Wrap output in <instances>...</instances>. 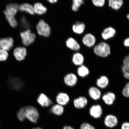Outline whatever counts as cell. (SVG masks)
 <instances>
[{
    "mask_svg": "<svg viewBox=\"0 0 129 129\" xmlns=\"http://www.w3.org/2000/svg\"><path fill=\"white\" fill-rule=\"evenodd\" d=\"M17 115L21 121H23L27 118L34 123H37L39 117L38 110L34 106H30L21 108L18 112Z\"/></svg>",
    "mask_w": 129,
    "mask_h": 129,
    "instance_id": "obj_1",
    "label": "cell"
},
{
    "mask_svg": "<svg viewBox=\"0 0 129 129\" xmlns=\"http://www.w3.org/2000/svg\"><path fill=\"white\" fill-rule=\"evenodd\" d=\"M93 52L97 56L102 57H106L111 54L110 46L105 42H102L95 46Z\"/></svg>",
    "mask_w": 129,
    "mask_h": 129,
    "instance_id": "obj_2",
    "label": "cell"
},
{
    "mask_svg": "<svg viewBox=\"0 0 129 129\" xmlns=\"http://www.w3.org/2000/svg\"><path fill=\"white\" fill-rule=\"evenodd\" d=\"M20 36L22 43L25 46H28L33 43L36 38V35L28 29L21 32Z\"/></svg>",
    "mask_w": 129,
    "mask_h": 129,
    "instance_id": "obj_3",
    "label": "cell"
},
{
    "mask_svg": "<svg viewBox=\"0 0 129 129\" xmlns=\"http://www.w3.org/2000/svg\"><path fill=\"white\" fill-rule=\"evenodd\" d=\"M38 33L41 36L48 37L51 33V28L48 24L44 20H40L37 25Z\"/></svg>",
    "mask_w": 129,
    "mask_h": 129,
    "instance_id": "obj_4",
    "label": "cell"
},
{
    "mask_svg": "<svg viewBox=\"0 0 129 129\" xmlns=\"http://www.w3.org/2000/svg\"><path fill=\"white\" fill-rule=\"evenodd\" d=\"M8 85L12 89L19 90L24 86V83L20 79L17 77H11L8 80Z\"/></svg>",
    "mask_w": 129,
    "mask_h": 129,
    "instance_id": "obj_5",
    "label": "cell"
},
{
    "mask_svg": "<svg viewBox=\"0 0 129 129\" xmlns=\"http://www.w3.org/2000/svg\"><path fill=\"white\" fill-rule=\"evenodd\" d=\"M14 44V40L11 37L0 39V49L9 51L13 47Z\"/></svg>",
    "mask_w": 129,
    "mask_h": 129,
    "instance_id": "obj_6",
    "label": "cell"
},
{
    "mask_svg": "<svg viewBox=\"0 0 129 129\" xmlns=\"http://www.w3.org/2000/svg\"><path fill=\"white\" fill-rule=\"evenodd\" d=\"M82 42L85 46L89 48L92 47L94 46L96 41L95 37L91 33L85 34L82 39Z\"/></svg>",
    "mask_w": 129,
    "mask_h": 129,
    "instance_id": "obj_7",
    "label": "cell"
},
{
    "mask_svg": "<svg viewBox=\"0 0 129 129\" xmlns=\"http://www.w3.org/2000/svg\"><path fill=\"white\" fill-rule=\"evenodd\" d=\"M13 54L17 60L21 61L25 59L27 55V50L23 47H18L14 49Z\"/></svg>",
    "mask_w": 129,
    "mask_h": 129,
    "instance_id": "obj_8",
    "label": "cell"
},
{
    "mask_svg": "<svg viewBox=\"0 0 129 129\" xmlns=\"http://www.w3.org/2000/svg\"><path fill=\"white\" fill-rule=\"evenodd\" d=\"M37 101L38 104L43 107H49L53 104L51 100L44 93H40Z\"/></svg>",
    "mask_w": 129,
    "mask_h": 129,
    "instance_id": "obj_9",
    "label": "cell"
},
{
    "mask_svg": "<svg viewBox=\"0 0 129 129\" xmlns=\"http://www.w3.org/2000/svg\"><path fill=\"white\" fill-rule=\"evenodd\" d=\"M116 31L115 28L112 27H107L104 29L101 33V37L103 39L107 40L115 36Z\"/></svg>",
    "mask_w": 129,
    "mask_h": 129,
    "instance_id": "obj_10",
    "label": "cell"
},
{
    "mask_svg": "<svg viewBox=\"0 0 129 129\" xmlns=\"http://www.w3.org/2000/svg\"><path fill=\"white\" fill-rule=\"evenodd\" d=\"M77 80L78 79L76 75L73 73L67 74L64 78V81L65 84L71 87L75 86L77 83Z\"/></svg>",
    "mask_w": 129,
    "mask_h": 129,
    "instance_id": "obj_11",
    "label": "cell"
},
{
    "mask_svg": "<svg viewBox=\"0 0 129 129\" xmlns=\"http://www.w3.org/2000/svg\"><path fill=\"white\" fill-rule=\"evenodd\" d=\"M19 10V6L15 3H11L7 5L4 11L5 15L15 16Z\"/></svg>",
    "mask_w": 129,
    "mask_h": 129,
    "instance_id": "obj_12",
    "label": "cell"
},
{
    "mask_svg": "<svg viewBox=\"0 0 129 129\" xmlns=\"http://www.w3.org/2000/svg\"><path fill=\"white\" fill-rule=\"evenodd\" d=\"M90 115L94 118L97 119L101 117L102 115L103 110L100 105H94L90 108L89 110Z\"/></svg>",
    "mask_w": 129,
    "mask_h": 129,
    "instance_id": "obj_13",
    "label": "cell"
},
{
    "mask_svg": "<svg viewBox=\"0 0 129 129\" xmlns=\"http://www.w3.org/2000/svg\"><path fill=\"white\" fill-rule=\"evenodd\" d=\"M70 101V98L67 93L64 92L59 93L56 97V101L58 104L61 106H65Z\"/></svg>",
    "mask_w": 129,
    "mask_h": 129,
    "instance_id": "obj_14",
    "label": "cell"
},
{
    "mask_svg": "<svg viewBox=\"0 0 129 129\" xmlns=\"http://www.w3.org/2000/svg\"><path fill=\"white\" fill-rule=\"evenodd\" d=\"M73 103L77 109H82L86 107L88 104V101L85 97L80 96L74 99Z\"/></svg>",
    "mask_w": 129,
    "mask_h": 129,
    "instance_id": "obj_15",
    "label": "cell"
},
{
    "mask_svg": "<svg viewBox=\"0 0 129 129\" xmlns=\"http://www.w3.org/2000/svg\"><path fill=\"white\" fill-rule=\"evenodd\" d=\"M104 122L106 126L112 128L117 125L118 121L115 116L112 114H109L106 117Z\"/></svg>",
    "mask_w": 129,
    "mask_h": 129,
    "instance_id": "obj_16",
    "label": "cell"
},
{
    "mask_svg": "<svg viewBox=\"0 0 129 129\" xmlns=\"http://www.w3.org/2000/svg\"><path fill=\"white\" fill-rule=\"evenodd\" d=\"M88 94L90 97L94 100L97 101L101 98V92L99 88L95 87H91L88 90Z\"/></svg>",
    "mask_w": 129,
    "mask_h": 129,
    "instance_id": "obj_17",
    "label": "cell"
},
{
    "mask_svg": "<svg viewBox=\"0 0 129 129\" xmlns=\"http://www.w3.org/2000/svg\"><path fill=\"white\" fill-rule=\"evenodd\" d=\"M66 46L72 50L78 51L80 49L79 44L74 38H70L68 39L66 42Z\"/></svg>",
    "mask_w": 129,
    "mask_h": 129,
    "instance_id": "obj_18",
    "label": "cell"
},
{
    "mask_svg": "<svg viewBox=\"0 0 129 129\" xmlns=\"http://www.w3.org/2000/svg\"><path fill=\"white\" fill-rule=\"evenodd\" d=\"M116 98L115 95L114 93L109 92L104 95L102 99L106 105L110 106L113 104Z\"/></svg>",
    "mask_w": 129,
    "mask_h": 129,
    "instance_id": "obj_19",
    "label": "cell"
},
{
    "mask_svg": "<svg viewBox=\"0 0 129 129\" xmlns=\"http://www.w3.org/2000/svg\"><path fill=\"white\" fill-rule=\"evenodd\" d=\"M84 60V57L81 53L77 52L73 55L72 62L76 66H80L83 65Z\"/></svg>",
    "mask_w": 129,
    "mask_h": 129,
    "instance_id": "obj_20",
    "label": "cell"
},
{
    "mask_svg": "<svg viewBox=\"0 0 129 129\" xmlns=\"http://www.w3.org/2000/svg\"><path fill=\"white\" fill-rule=\"evenodd\" d=\"M109 83V78L105 75L102 76L96 80V85L98 87L104 89L107 87Z\"/></svg>",
    "mask_w": 129,
    "mask_h": 129,
    "instance_id": "obj_21",
    "label": "cell"
},
{
    "mask_svg": "<svg viewBox=\"0 0 129 129\" xmlns=\"http://www.w3.org/2000/svg\"><path fill=\"white\" fill-rule=\"evenodd\" d=\"M85 29V24L82 22H77L74 24L72 26V30L74 33L77 34H83Z\"/></svg>",
    "mask_w": 129,
    "mask_h": 129,
    "instance_id": "obj_22",
    "label": "cell"
},
{
    "mask_svg": "<svg viewBox=\"0 0 129 129\" xmlns=\"http://www.w3.org/2000/svg\"><path fill=\"white\" fill-rule=\"evenodd\" d=\"M123 4V0H109L108 1L109 7L116 11L120 9Z\"/></svg>",
    "mask_w": 129,
    "mask_h": 129,
    "instance_id": "obj_23",
    "label": "cell"
},
{
    "mask_svg": "<svg viewBox=\"0 0 129 129\" xmlns=\"http://www.w3.org/2000/svg\"><path fill=\"white\" fill-rule=\"evenodd\" d=\"M19 10L21 12H26L31 15H34L35 13L33 6L28 3H24L20 5L19 6Z\"/></svg>",
    "mask_w": 129,
    "mask_h": 129,
    "instance_id": "obj_24",
    "label": "cell"
},
{
    "mask_svg": "<svg viewBox=\"0 0 129 129\" xmlns=\"http://www.w3.org/2000/svg\"><path fill=\"white\" fill-rule=\"evenodd\" d=\"M34 12L38 15H41L46 13L47 9L43 5L39 3H36L33 6Z\"/></svg>",
    "mask_w": 129,
    "mask_h": 129,
    "instance_id": "obj_25",
    "label": "cell"
},
{
    "mask_svg": "<svg viewBox=\"0 0 129 129\" xmlns=\"http://www.w3.org/2000/svg\"><path fill=\"white\" fill-rule=\"evenodd\" d=\"M64 109L63 106L59 104L54 105L51 109V112L55 115L60 116L63 113Z\"/></svg>",
    "mask_w": 129,
    "mask_h": 129,
    "instance_id": "obj_26",
    "label": "cell"
},
{
    "mask_svg": "<svg viewBox=\"0 0 129 129\" xmlns=\"http://www.w3.org/2000/svg\"><path fill=\"white\" fill-rule=\"evenodd\" d=\"M89 72V69L84 65L81 66L77 69V73L78 75L83 78L87 76Z\"/></svg>",
    "mask_w": 129,
    "mask_h": 129,
    "instance_id": "obj_27",
    "label": "cell"
},
{
    "mask_svg": "<svg viewBox=\"0 0 129 129\" xmlns=\"http://www.w3.org/2000/svg\"><path fill=\"white\" fill-rule=\"evenodd\" d=\"M6 18L8 21L10 25L13 28H15L17 26L18 22L15 17V16L5 15Z\"/></svg>",
    "mask_w": 129,
    "mask_h": 129,
    "instance_id": "obj_28",
    "label": "cell"
},
{
    "mask_svg": "<svg viewBox=\"0 0 129 129\" xmlns=\"http://www.w3.org/2000/svg\"><path fill=\"white\" fill-rule=\"evenodd\" d=\"M83 0H73V4L72 6V10L74 12H77L79 8L83 4Z\"/></svg>",
    "mask_w": 129,
    "mask_h": 129,
    "instance_id": "obj_29",
    "label": "cell"
},
{
    "mask_svg": "<svg viewBox=\"0 0 129 129\" xmlns=\"http://www.w3.org/2000/svg\"><path fill=\"white\" fill-rule=\"evenodd\" d=\"M9 54L7 51L0 49V61H4L7 60Z\"/></svg>",
    "mask_w": 129,
    "mask_h": 129,
    "instance_id": "obj_30",
    "label": "cell"
},
{
    "mask_svg": "<svg viewBox=\"0 0 129 129\" xmlns=\"http://www.w3.org/2000/svg\"><path fill=\"white\" fill-rule=\"evenodd\" d=\"M94 5L97 7H103L106 3V0H91Z\"/></svg>",
    "mask_w": 129,
    "mask_h": 129,
    "instance_id": "obj_31",
    "label": "cell"
},
{
    "mask_svg": "<svg viewBox=\"0 0 129 129\" xmlns=\"http://www.w3.org/2000/svg\"><path fill=\"white\" fill-rule=\"evenodd\" d=\"M122 94L125 98H129V82L126 84L122 90Z\"/></svg>",
    "mask_w": 129,
    "mask_h": 129,
    "instance_id": "obj_32",
    "label": "cell"
},
{
    "mask_svg": "<svg viewBox=\"0 0 129 129\" xmlns=\"http://www.w3.org/2000/svg\"><path fill=\"white\" fill-rule=\"evenodd\" d=\"M122 71L124 77L127 79L129 80V70L125 66H122Z\"/></svg>",
    "mask_w": 129,
    "mask_h": 129,
    "instance_id": "obj_33",
    "label": "cell"
},
{
    "mask_svg": "<svg viewBox=\"0 0 129 129\" xmlns=\"http://www.w3.org/2000/svg\"><path fill=\"white\" fill-rule=\"evenodd\" d=\"M80 129H95L93 126L88 123H84L81 125Z\"/></svg>",
    "mask_w": 129,
    "mask_h": 129,
    "instance_id": "obj_34",
    "label": "cell"
},
{
    "mask_svg": "<svg viewBox=\"0 0 129 129\" xmlns=\"http://www.w3.org/2000/svg\"><path fill=\"white\" fill-rule=\"evenodd\" d=\"M123 63V66L129 69V54L124 58Z\"/></svg>",
    "mask_w": 129,
    "mask_h": 129,
    "instance_id": "obj_35",
    "label": "cell"
},
{
    "mask_svg": "<svg viewBox=\"0 0 129 129\" xmlns=\"http://www.w3.org/2000/svg\"><path fill=\"white\" fill-rule=\"evenodd\" d=\"M21 22L22 25L24 27H26V28L28 27V22H27L26 19H25V17H23L22 18L21 20Z\"/></svg>",
    "mask_w": 129,
    "mask_h": 129,
    "instance_id": "obj_36",
    "label": "cell"
},
{
    "mask_svg": "<svg viewBox=\"0 0 129 129\" xmlns=\"http://www.w3.org/2000/svg\"><path fill=\"white\" fill-rule=\"evenodd\" d=\"M121 129H129V122H124L122 125Z\"/></svg>",
    "mask_w": 129,
    "mask_h": 129,
    "instance_id": "obj_37",
    "label": "cell"
},
{
    "mask_svg": "<svg viewBox=\"0 0 129 129\" xmlns=\"http://www.w3.org/2000/svg\"><path fill=\"white\" fill-rule=\"evenodd\" d=\"M123 45L126 47H129V38H127L124 40Z\"/></svg>",
    "mask_w": 129,
    "mask_h": 129,
    "instance_id": "obj_38",
    "label": "cell"
},
{
    "mask_svg": "<svg viewBox=\"0 0 129 129\" xmlns=\"http://www.w3.org/2000/svg\"><path fill=\"white\" fill-rule=\"evenodd\" d=\"M47 1L51 4H54L57 2L58 0H47Z\"/></svg>",
    "mask_w": 129,
    "mask_h": 129,
    "instance_id": "obj_39",
    "label": "cell"
},
{
    "mask_svg": "<svg viewBox=\"0 0 129 129\" xmlns=\"http://www.w3.org/2000/svg\"><path fill=\"white\" fill-rule=\"evenodd\" d=\"M63 129H74L72 127L69 126H66L64 127Z\"/></svg>",
    "mask_w": 129,
    "mask_h": 129,
    "instance_id": "obj_40",
    "label": "cell"
},
{
    "mask_svg": "<svg viewBox=\"0 0 129 129\" xmlns=\"http://www.w3.org/2000/svg\"><path fill=\"white\" fill-rule=\"evenodd\" d=\"M31 129H42L41 128H39V127H36V128H34Z\"/></svg>",
    "mask_w": 129,
    "mask_h": 129,
    "instance_id": "obj_41",
    "label": "cell"
},
{
    "mask_svg": "<svg viewBox=\"0 0 129 129\" xmlns=\"http://www.w3.org/2000/svg\"><path fill=\"white\" fill-rule=\"evenodd\" d=\"M127 18L129 20V14H127Z\"/></svg>",
    "mask_w": 129,
    "mask_h": 129,
    "instance_id": "obj_42",
    "label": "cell"
},
{
    "mask_svg": "<svg viewBox=\"0 0 129 129\" xmlns=\"http://www.w3.org/2000/svg\"><path fill=\"white\" fill-rule=\"evenodd\" d=\"M7 1H9V0H7Z\"/></svg>",
    "mask_w": 129,
    "mask_h": 129,
    "instance_id": "obj_43",
    "label": "cell"
}]
</instances>
